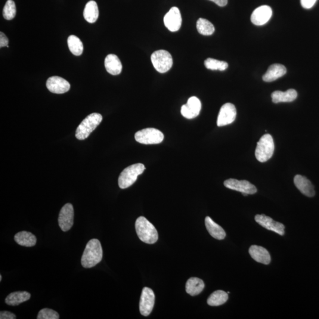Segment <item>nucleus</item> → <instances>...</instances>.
Returning a JSON list of instances; mask_svg holds the SVG:
<instances>
[{
	"label": "nucleus",
	"instance_id": "f257e3e1",
	"mask_svg": "<svg viewBox=\"0 0 319 319\" xmlns=\"http://www.w3.org/2000/svg\"><path fill=\"white\" fill-rule=\"evenodd\" d=\"M102 256L103 252L100 241L97 239L90 240L83 253L82 265L86 268L94 267L101 261Z\"/></svg>",
	"mask_w": 319,
	"mask_h": 319
},
{
	"label": "nucleus",
	"instance_id": "f03ea898",
	"mask_svg": "<svg viewBox=\"0 0 319 319\" xmlns=\"http://www.w3.org/2000/svg\"><path fill=\"white\" fill-rule=\"evenodd\" d=\"M135 230L142 242L148 244L156 243L159 238L157 231L151 222L144 217L140 216L136 220Z\"/></svg>",
	"mask_w": 319,
	"mask_h": 319
},
{
	"label": "nucleus",
	"instance_id": "7ed1b4c3",
	"mask_svg": "<svg viewBox=\"0 0 319 319\" xmlns=\"http://www.w3.org/2000/svg\"><path fill=\"white\" fill-rule=\"evenodd\" d=\"M102 116L100 114L92 113L83 120L76 129L75 136L79 140H85L100 125Z\"/></svg>",
	"mask_w": 319,
	"mask_h": 319
},
{
	"label": "nucleus",
	"instance_id": "20e7f679",
	"mask_svg": "<svg viewBox=\"0 0 319 319\" xmlns=\"http://www.w3.org/2000/svg\"><path fill=\"white\" fill-rule=\"evenodd\" d=\"M145 167L143 164L137 163L127 167L121 173L119 178V187L125 190L131 187L137 181L138 176L144 172Z\"/></svg>",
	"mask_w": 319,
	"mask_h": 319
},
{
	"label": "nucleus",
	"instance_id": "39448f33",
	"mask_svg": "<svg viewBox=\"0 0 319 319\" xmlns=\"http://www.w3.org/2000/svg\"><path fill=\"white\" fill-rule=\"evenodd\" d=\"M274 152V142L270 134H265L257 142L255 157L259 162L264 163L270 159Z\"/></svg>",
	"mask_w": 319,
	"mask_h": 319
},
{
	"label": "nucleus",
	"instance_id": "423d86ee",
	"mask_svg": "<svg viewBox=\"0 0 319 319\" xmlns=\"http://www.w3.org/2000/svg\"><path fill=\"white\" fill-rule=\"evenodd\" d=\"M155 69L160 73H164L171 69L173 61L172 55L165 50H159L154 52L151 57Z\"/></svg>",
	"mask_w": 319,
	"mask_h": 319
},
{
	"label": "nucleus",
	"instance_id": "0eeeda50",
	"mask_svg": "<svg viewBox=\"0 0 319 319\" xmlns=\"http://www.w3.org/2000/svg\"><path fill=\"white\" fill-rule=\"evenodd\" d=\"M165 136L160 130L147 128L135 133V139L139 143L143 144H157L162 142Z\"/></svg>",
	"mask_w": 319,
	"mask_h": 319
},
{
	"label": "nucleus",
	"instance_id": "6e6552de",
	"mask_svg": "<svg viewBox=\"0 0 319 319\" xmlns=\"http://www.w3.org/2000/svg\"><path fill=\"white\" fill-rule=\"evenodd\" d=\"M155 302V294L150 288L144 287L142 290L140 300V312L144 317H148L152 312Z\"/></svg>",
	"mask_w": 319,
	"mask_h": 319
},
{
	"label": "nucleus",
	"instance_id": "1a4fd4ad",
	"mask_svg": "<svg viewBox=\"0 0 319 319\" xmlns=\"http://www.w3.org/2000/svg\"><path fill=\"white\" fill-rule=\"evenodd\" d=\"M74 221V210L72 204L66 203L61 209L59 215V225L64 232L69 231L72 227Z\"/></svg>",
	"mask_w": 319,
	"mask_h": 319
},
{
	"label": "nucleus",
	"instance_id": "9d476101",
	"mask_svg": "<svg viewBox=\"0 0 319 319\" xmlns=\"http://www.w3.org/2000/svg\"><path fill=\"white\" fill-rule=\"evenodd\" d=\"M237 110L235 105L227 103L223 105L220 110L217 120V126L223 127L230 125L236 119Z\"/></svg>",
	"mask_w": 319,
	"mask_h": 319
},
{
	"label": "nucleus",
	"instance_id": "9b49d317",
	"mask_svg": "<svg viewBox=\"0 0 319 319\" xmlns=\"http://www.w3.org/2000/svg\"><path fill=\"white\" fill-rule=\"evenodd\" d=\"M224 186L230 190L240 191L242 193L254 194L257 191L255 186L247 181H238L237 179H230L224 182Z\"/></svg>",
	"mask_w": 319,
	"mask_h": 319
},
{
	"label": "nucleus",
	"instance_id": "f8f14e48",
	"mask_svg": "<svg viewBox=\"0 0 319 319\" xmlns=\"http://www.w3.org/2000/svg\"><path fill=\"white\" fill-rule=\"evenodd\" d=\"M164 23L170 32H177L182 26V18L178 7H173L164 17Z\"/></svg>",
	"mask_w": 319,
	"mask_h": 319
},
{
	"label": "nucleus",
	"instance_id": "ddd939ff",
	"mask_svg": "<svg viewBox=\"0 0 319 319\" xmlns=\"http://www.w3.org/2000/svg\"><path fill=\"white\" fill-rule=\"evenodd\" d=\"M46 87L54 94H62L69 91L70 85L69 82L63 77L52 76L47 80Z\"/></svg>",
	"mask_w": 319,
	"mask_h": 319
},
{
	"label": "nucleus",
	"instance_id": "4468645a",
	"mask_svg": "<svg viewBox=\"0 0 319 319\" xmlns=\"http://www.w3.org/2000/svg\"><path fill=\"white\" fill-rule=\"evenodd\" d=\"M255 221L258 224L269 231L275 232L283 236L285 234V227L283 224L274 221L273 219L265 215H256L255 216Z\"/></svg>",
	"mask_w": 319,
	"mask_h": 319
},
{
	"label": "nucleus",
	"instance_id": "2eb2a0df",
	"mask_svg": "<svg viewBox=\"0 0 319 319\" xmlns=\"http://www.w3.org/2000/svg\"><path fill=\"white\" fill-rule=\"evenodd\" d=\"M202 104L199 99L196 97H191L189 99L187 104L182 107L181 114L186 119H194L199 116Z\"/></svg>",
	"mask_w": 319,
	"mask_h": 319
},
{
	"label": "nucleus",
	"instance_id": "dca6fc26",
	"mask_svg": "<svg viewBox=\"0 0 319 319\" xmlns=\"http://www.w3.org/2000/svg\"><path fill=\"white\" fill-rule=\"evenodd\" d=\"M272 14V9L268 5H262L255 9L252 15L251 20L256 26H262L270 19Z\"/></svg>",
	"mask_w": 319,
	"mask_h": 319
},
{
	"label": "nucleus",
	"instance_id": "f3484780",
	"mask_svg": "<svg viewBox=\"0 0 319 319\" xmlns=\"http://www.w3.org/2000/svg\"><path fill=\"white\" fill-rule=\"evenodd\" d=\"M294 185L301 191V193L308 197H313L315 195L314 186L311 181L305 176L296 175L294 179Z\"/></svg>",
	"mask_w": 319,
	"mask_h": 319
},
{
	"label": "nucleus",
	"instance_id": "a211bd4d",
	"mask_svg": "<svg viewBox=\"0 0 319 319\" xmlns=\"http://www.w3.org/2000/svg\"><path fill=\"white\" fill-rule=\"evenodd\" d=\"M249 253L251 256L256 262L265 265H268L271 262L270 255L264 247L252 246L250 248Z\"/></svg>",
	"mask_w": 319,
	"mask_h": 319
},
{
	"label": "nucleus",
	"instance_id": "6ab92c4d",
	"mask_svg": "<svg viewBox=\"0 0 319 319\" xmlns=\"http://www.w3.org/2000/svg\"><path fill=\"white\" fill-rule=\"evenodd\" d=\"M287 72L286 67L281 64H273L262 76V79L266 82H271L284 76Z\"/></svg>",
	"mask_w": 319,
	"mask_h": 319
},
{
	"label": "nucleus",
	"instance_id": "aec40b11",
	"mask_svg": "<svg viewBox=\"0 0 319 319\" xmlns=\"http://www.w3.org/2000/svg\"><path fill=\"white\" fill-rule=\"evenodd\" d=\"M105 67L111 75H118L122 72V64L116 55L110 54L107 56L105 60Z\"/></svg>",
	"mask_w": 319,
	"mask_h": 319
},
{
	"label": "nucleus",
	"instance_id": "412c9836",
	"mask_svg": "<svg viewBox=\"0 0 319 319\" xmlns=\"http://www.w3.org/2000/svg\"><path fill=\"white\" fill-rule=\"evenodd\" d=\"M297 95V91L293 89L287 90L286 92L277 91L272 93V101L275 104L293 102L296 100Z\"/></svg>",
	"mask_w": 319,
	"mask_h": 319
},
{
	"label": "nucleus",
	"instance_id": "4be33fe9",
	"mask_svg": "<svg viewBox=\"0 0 319 319\" xmlns=\"http://www.w3.org/2000/svg\"><path fill=\"white\" fill-rule=\"evenodd\" d=\"M205 226L207 231L213 238L218 240H224L225 238L226 233L224 229L216 224L209 216H207L205 218Z\"/></svg>",
	"mask_w": 319,
	"mask_h": 319
},
{
	"label": "nucleus",
	"instance_id": "5701e85b",
	"mask_svg": "<svg viewBox=\"0 0 319 319\" xmlns=\"http://www.w3.org/2000/svg\"><path fill=\"white\" fill-rule=\"evenodd\" d=\"M14 240L20 246L26 247L35 246L37 243L35 235L27 231H21L15 234Z\"/></svg>",
	"mask_w": 319,
	"mask_h": 319
},
{
	"label": "nucleus",
	"instance_id": "b1692460",
	"mask_svg": "<svg viewBox=\"0 0 319 319\" xmlns=\"http://www.w3.org/2000/svg\"><path fill=\"white\" fill-rule=\"evenodd\" d=\"M204 287L203 280L199 278L192 277L188 280L186 284V291L191 296H194L202 292Z\"/></svg>",
	"mask_w": 319,
	"mask_h": 319
},
{
	"label": "nucleus",
	"instance_id": "393cba45",
	"mask_svg": "<svg viewBox=\"0 0 319 319\" xmlns=\"http://www.w3.org/2000/svg\"><path fill=\"white\" fill-rule=\"evenodd\" d=\"M98 16L99 10L97 2L94 1H89L83 11L85 19L89 23H94L98 20Z\"/></svg>",
	"mask_w": 319,
	"mask_h": 319
},
{
	"label": "nucleus",
	"instance_id": "a878e982",
	"mask_svg": "<svg viewBox=\"0 0 319 319\" xmlns=\"http://www.w3.org/2000/svg\"><path fill=\"white\" fill-rule=\"evenodd\" d=\"M31 295L27 292H16L11 293L6 297V304L10 306H17L25 302L30 299Z\"/></svg>",
	"mask_w": 319,
	"mask_h": 319
},
{
	"label": "nucleus",
	"instance_id": "bb28decb",
	"mask_svg": "<svg viewBox=\"0 0 319 319\" xmlns=\"http://www.w3.org/2000/svg\"><path fill=\"white\" fill-rule=\"evenodd\" d=\"M228 299V293L222 290H217L209 297L207 303L210 306H219L224 305Z\"/></svg>",
	"mask_w": 319,
	"mask_h": 319
},
{
	"label": "nucleus",
	"instance_id": "cd10ccee",
	"mask_svg": "<svg viewBox=\"0 0 319 319\" xmlns=\"http://www.w3.org/2000/svg\"><path fill=\"white\" fill-rule=\"evenodd\" d=\"M67 45L69 50L72 54L80 56L83 51V45L79 38L75 35H71L67 39Z\"/></svg>",
	"mask_w": 319,
	"mask_h": 319
},
{
	"label": "nucleus",
	"instance_id": "c85d7f7f",
	"mask_svg": "<svg viewBox=\"0 0 319 319\" xmlns=\"http://www.w3.org/2000/svg\"><path fill=\"white\" fill-rule=\"evenodd\" d=\"M196 28L200 35L204 36L212 35L215 32V27L209 21L200 18L197 21Z\"/></svg>",
	"mask_w": 319,
	"mask_h": 319
},
{
	"label": "nucleus",
	"instance_id": "c756f323",
	"mask_svg": "<svg viewBox=\"0 0 319 319\" xmlns=\"http://www.w3.org/2000/svg\"><path fill=\"white\" fill-rule=\"evenodd\" d=\"M204 66L207 69L220 71H224L227 69L228 64L224 61L215 60V59L208 58L204 61Z\"/></svg>",
	"mask_w": 319,
	"mask_h": 319
},
{
	"label": "nucleus",
	"instance_id": "7c9ffc66",
	"mask_svg": "<svg viewBox=\"0 0 319 319\" xmlns=\"http://www.w3.org/2000/svg\"><path fill=\"white\" fill-rule=\"evenodd\" d=\"M3 17L5 19L11 20L13 19L16 14V7L13 0H8L3 8Z\"/></svg>",
	"mask_w": 319,
	"mask_h": 319
},
{
	"label": "nucleus",
	"instance_id": "2f4dec72",
	"mask_svg": "<svg viewBox=\"0 0 319 319\" xmlns=\"http://www.w3.org/2000/svg\"><path fill=\"white\" fill-rule=\"evenodd\" d=\"M58 313L50 309H43L39 312L38 319H60Z\"/></svg>",
	"mask_w": 319,
	"mask_h": 319
},
{
	"label": "nucleus",
	"instance_id": "473e14b6",
	"mask_svg": "<svg viewBox=\"0 0 319 319\" xmlns=\"http://www.w3.org/2000/svg\"><path fill=\"white\" fill-rule=\"evenodd\" d=\"M317 1V0H301V4L303 8L309 9L314 7Z\"/></svg>",
	"mask_w": 319,
	"mask_h": 319
},
{
	"label": "nucleus",
	"instance_id": "72a5a7b5",
	"mask_svg": "<svg viewBox=\"0 0 319 319\" xmlns=\"http://www.w3.org/2000/svg\"><path fill=\"white\" fill-rule=\"evenodd\" d=\"M0 319H16L15 316L13 313L7 311H3L0 313Z\"/></svg>",
	"mask_w": 319,
	"mask_h": 319
},
{
	"label": "nucleus",
	"instance_id": "f704fd0d",
	"mask_svg": "<svg viewBox=\"0 0 319 319\" xmlns=\"http://www.w3.org/2000/svg\"><path fill=\"white\" fill-rule=\"evenodd\" d=\"M8 45V39L2 32H0V48H2L7 46Z\"/></svg>",
	"mask_w": 319,
	"mask_h": 319
},
{
	"label": "nucleus",
	"instance_id": "c9c22d12",
	"mask_svg": "<svg viewBox=\"0 0 319 319\" xmlns=\"http://www.w3.org/2000/svg\"><path fill=\"white\" fill-rule=\"evenodd\" d=\"M214 2L215 4L220 6V7H224V6L227 5L228 3V0H210Z\"/></svg>",
	"mask_w": 319,
	"mask_h": 319
},
{
	"label": "nucleus",
	"instance_id": "e433bc0d",
	"mask_svg": "<svg viewBox=\"0 0 319 319\" xmlns=\"http://www.w3.org/2000/svg\"><path fill=\"white\" fill-rule=\"evenodd\" d=\"M242 194H243L244 195V196H248V195H249V194H248L247 193H243Z\"/></svg>",
	"mask_w": 319,
	"mask_h": 319
},
{
	"label": "nucleus",
	"instance_id": "4c0bfd02",
	"mask_svg": "<svg viewBox=\"0 0 319 319\" xmlns=\"http://www.w3.org/2000/svg\"><path fill=\"white\" fill-rule=\"evenodd\" d=\"M2 280V275H0V281Z\"/></svg>",
	"mask_w": 319,
	"mask_h": 319
}]
</instances>
